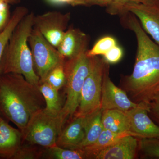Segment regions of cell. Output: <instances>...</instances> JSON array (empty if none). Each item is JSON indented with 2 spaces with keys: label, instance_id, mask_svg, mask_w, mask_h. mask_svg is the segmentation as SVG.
<instances>
[{
  "label": "cell",
  "instance_id": "cell-1",
  "mask_svg": "<svg viewBox=\"0 0 159 159\" xmlns=\"http://www.w3.org/2000/svg\"><path fill=\"white\" fill-rule=\"evenodd\" d=\"M122 15L135 34L137 52L132 73L121 79V88L133 102L148 104L159 93V45L148 37L134 14L126 11Z\"/></svg>",
  "mask_w": 159,
  "mask_h": 159
},
{
  "label": "cell",
  "instance_id": "cell-2",
  "mask_svg": "<svg viewBox=\"0 0 159 159\" xmlns=\"http://www.w3.org/2000/svg\"><path fill=\"white\" fill-rule=\"evenodd\" d=\"M45 107L38 86L19 74L0 75V115L22 133L31 117Z\"/></svg>",
  "mask_w": 159,
  "mask_h": 159
},
{
  "label": "cell",
  "instance_id": "cell-3",
  "mask_svg": "<svg viewBox=\"0 0 159 159\" xmlns=\"http://www.w3.org/2000/svg\"><path fill=\"white\" fill-rule=\"evenodd\" d=\"M34 16L32 12L26 15L12 32L1 60L0 75L21 74L29 82L39 86L40 79L34 71L28 42L34 25Z\"/></svg>",
  "mask_w": 159,
  "mask_h": 159
},
{
  "label": "cell",
  "instance_id": "cell-4",
  "mask_svg": "<svg viewBox=\"0 0 159 159\" xmlns=\"http://www.w3.org/2000/svg\"><path fill=\"white\" fill-rule=\"evenodd\" d=\"M67 119L62 111L53 113L42 109L30 119L23 131V140L45 148L54 146Z\"/></svg>",
  "mask_w": 159,
  "mask_h": 159
},
{
  "label": "cell",
  "instance_id": "cell-5",
  "mask_svg": "<svg viewBox=\"0 0 159 159\" xmlns=\"http://www.w3.org/2000/svg\"><path fill=\"white\" fill-rule=\"evenodd\" d=\"M86 52L66 60L64 65L66 97L62 111L67 118L74 116L77 110L83 86L89 72L91 57Z\"/></svg>",
  "mask_w": 159,
  "mask_h": 159
},
{
  "label": "cell",
  "instance_id": "cell-6",
  "mask_svg": "<svg viewBox=\"0 0 159 159\" xmlns=\"http://www.w3.org/2000/svg\"><path fill=\"white\" fill-rule=\"evenodd\" d=\"M107 62L97 56L91 57V66L81 90L78 108L74 117H85L100 108L101 90Z\"/></svg>",
  "mask_w": 159,
  "mask_h": 159
},
{
  "label": "cell",
  "instance_id": "cell-7",
  "mask_svg": "<svg viewBox=\"0 0 159 159\" xmlns=\"http://www.w3.org/2000/svg\"><path fill=\"white\" fill-rule=\"evenodd\" d=\"M32 55L34 71L39 77V83L44 81L55 67L64 63L66 60L56 48L51 45L33 27L28 40Z\"/></svg>",
  "mask_w": 159,
  "mask_h": 159
},
{
  "label": "cell",
  "instance_id": "cell-8",
  "mask_svg": "<svg viewBox=\"0 0 159 159\" xmlns=\"http://www.w3.org/2000/svg\"><path fill=\"white\" fill-rule=\"evenodd\" d=\"M70 19V13L63 14L59 11H48L34 15L33 27L57 48L66 31Z\"/></svg>",
  "mask_w": 159,
  "mask_h": 159
},
{
  "label": "cell",
  "instance_id": "cell-9",
  "mask_svg": "<svg viewBox=\"0 0 159 159\" xmlns=\"http://www.w3.org/2000/svg\"><path fill=\"white\" fill-rule=\"evenodd\" d=\"M140 104L141 103L133 102L125 91L112 81L109 76V64L107 62L101 90L100 108L102 111L117 109L125 112L138 107Z\"/></svg>",
  "mask_w": 159,
  "mask_h": 159
},
{
  "label": "cell",
  "instance_id": "cell-10",
  "mask_svg": "<svg viewBox=\"0 0 159 159\" xmlns=\"http://www.w3.org/2000/svg\"><path fill=\"white\" fill-rule=\"evenodd\" d=\"M126 11L130 12L137 18L144 31L159 45V6L128 3L121 7L117 14Z\"/></svg>",
  "mask_w": 159,
  "mask_h": 159
},
{
  "label": "cell",
  "instance_id": "cell-11",
  "mask_svg": "<svg viewBox=\"0 0 159 159\" xmlns=\"http://www.w3.org/2000/svg\"><path fill=\"white\" fill-rule=\"evenodd\" d=\"M149 104L141 103L138 107L125 111L130 124L129 131L134 136L142 138H159V125L148 115Z\"/></svg>",
  "mask_w": 159,
  "mask_h": 159
},
{
  "label": "cell",
  "instance_id": "cell-12",
  "mask_svg": "<svg viewBox=\"0 0 159 159\" xmlns=\"http://www.w3.org/2000/svg\"><path fill=\"white\" fill-rule=\"evenodd\" d=\"M88 41V37L84 32L70 28L66 31L57 49L66 60L87 51Z\"/></svg>",
  "mask_w": 159,
  "mask_h": 159
},
{
  "label": "cell",
  "instance_id": "cell-13",
  "mask_svg": "<svg viewBox=\"0 0 159 159\" xmlns=\"http://www.w3.org/2000/svg\"><path fill=\"white\" fill-rule=\"evenodd\" d=\"M139 139L128 135L104 148L95 159H134L138 156Z\"/></svg>",
  "mask_w": 159,
  "mask_h": 159
},
{
  "label": "cell",
  "instance_id": "cell-14",
  "mask_svg": "<svg viewBox=\"0 0 159 159\" xmlns=\"http://www.w3.org/2000/svg\"><path fill=\"white\" fill-rule=\"evenodd\" d=\"M23 140L21 131L9 125L2 117L0 122V157L12 159Z\"/></svg>",
  "mask_w": 159,
  "mask_h": 159
},
{
  "label": "cell",
  "instance_id": "cell-15",
  "mask_svg": "<svg viewBox=\"0 0 159 159\" xmlns=\"http://www.w3.org/2000/svg\"><path fill=\"white\" fill-rule=\"evenodd\" d=\"M85 117H74L73 121L61 131L56 145L68 149H79L85 135Z\"/></svg>",
  "mask_w": 159,
  "mask_h": 159
},
{
  "label": "cell",
  "instance_id": "cell-16",
  "mask_svg": "<svg viewBox=\"0 0 159 159\" xmlns=\"http://www.w3.org/2000/svg\"><path fill=\"white\" fill-rule=\"evenodd\" d=\"M103 129L116 133L131 132L129 119L125 112L117 109L102 111Z\"/></svg>",
  "mask_w": 159,
  "mask_h": 159
},
{
  "label": "cell",
  "instance_id": "cell-17",
  "mask_svg": "<svg viewBox=\"0 0 159 159\" xmlns=\"http://www.w3.org/2000/svg\"><path fill=\"white\" fill-rule=\"evenodd\" d=\"M102 110L85 117L84 129L85 135L80 148H84L93 144L103 130L102 122Z\"/></svg>",
  "mask_w": 159,
  "mask_h": 159
},
{
  "label": "cell",
  "instance_id": "cell-18",
  "mask_svg": "<svg viewBox=\"0 0 159 159\" xmlns=\"http://www.w3.org/2000/svg\"><path fill=\"white\" fill-rule=\"evenodd\" d=\"M128 135L134 136V134L131 132L116 133L103 129L96 142L82 148L86 152L90 159H95L96 157L101 151L116 143L121 138Z\"/></svg>",
  "mask_w": 159,
  "mask_h": 159
},
{
  "label": "cell",
  "instance_id": "cell-19",
  "mask_svg": "<svg viewBox=\"0 0 159 159\" xmlns=\"http://www.w3.org/2000/svg\"><path fill=\"white\" fill-rule=\"evenodd\" d=\"M28 9L25 7L20 6L16 8L5 28L0 32V64L3 53L12 32L18 24L28 14Z\"/></svg>",
  "mask_w": 159,
  "mask_h": 159
},
{
  "label": "cell",
  "instance_id": "cell-20",
  "mask_svg": "<svg viewBox=\"0 0 159 159\" xmlns=\"http://www.w3.org/2000/svg\"><path fill=\"white\" fill-rule=\"evenodd\" d=\"M41 158L52 159H89V155L83 148L70 149L57 145L45 148L42 152Z\"/></svg>",
  "mask_w": 159,
  "mask_h": 159
},
{
  "label": "cell",
  "instance_id": "cell-21",
  "mask_svg": "<svg viewBox=\"0 0 159 159\" xmlns=\"http://www.w3.org/2000/svg\"><path fill=\"white\" fill-rule=\"evenodd\" d=\"M38 87L44 99L46 110L53 113L60 112L63 106L59 90L45 82L40 83Z\"/></svg>",
  "mask_w": 159,
  "mask_h": 159
},
{
  "label": "cell",
  "instance_id": "cell-22",
  "mask_svg": "<svg viewBox=\"0 0 159 159\" xmlns=\"http://www.w3.org/2000/svg\"><path fill=\"white\" fill-rule=\"evenodd\" d=\"M138 152L142 157L159 159V138H138Z\"/></svg>",
  "mask_w": 159,
  "mask_h": 159
},
{
  "label": "cell",
  "instance_id": "cell-23",
  "mask_svg": "<svg viewBox=\"0 0 159 159\" xmlns=\"http://www.w3.org/2000/svg\"><path fill=\"white\" fill-rule=\"evenodd\" d=\"M117 45L116 41L114 38L110 36L102 37L95 43L91 50L87 51V55L89 57L104 55Z\"/></svg>",
  "mask_w": 159,
  "mask_h": 159
},
{
  "label": "cell",
  "instance_id": "cell-24",
  "mask_svg": "<svg viewBox=\"0 0 159 159\" xmlns=\"http://www.w3.org/2000/svg\"><path fill=\"white\" fill-rule=\"evenodd\" d=\"M64 63L59 65L53 69L42 82L48 84L58 90L64 86L66 83L65 74L64 68Z\"/></svg>",
  "mask_w": 159,
  "mask_h": 159
},
{
  "label": "cell",
  "instance_id": "cell-25",
  "mask_svg": "<svg viewBox=\"0 0 159 159\" xmlns=\"http://www.w3.org/2000/svg\"><path fill=\"white\" fill-rule=\"evenodd\" d=\"M31 145H22L12 159H35L41 157L42 150Z\"/></svg>",
  "mask_w": 159,
  "mask_h": 159
},
{
  "label": "cell",
  "instance_id": "cell-26",
  "mask_svg": "<svg viewBox=\"0 0 159 159\" xmlns=\"http://www.w3.org/2000/svg\"><path fill=\"white\" fill-rule=\"evenodd\" d=\"M133 2L145 5H157L159 6L157 0H112L110 6H108V11L111 14H116L117 11L126 3Z\"/></svg>",
  "mask_w": 159,
  "mask_h": 159
},
{
  "label": "cell",
  "instance_id": "cell-27",
  "mask_svg": "<svg viewBox=\"0 0 159 159\" xmlns=\"http://www.w3.org/2000/svg\"><path fill=\"white\" fill-rule=\"evenodd\" d=\"M123 54L122 49L117 45L103 55V58L109 64H116L121 60Z\"/></svg>",
  "mask_w": 159,
  "mask_h": 159
},
{
  "label": "cell",
  "instance_id": "cell-28",
  "mask_svg": "<svg viewBox=\"0 0 159 159\" xmlns=\"http://www.w3.org/2000/svg\"><path fill=\"white\" fill-rule=\"evenodd\" d=\"M8 4L5 3L0 8V32L5 28L9 19Z\"/></svg>",
  "mask_w": 159,
  "mask_h": 159
},
{
  "label": "cell",
  "instance_id": "cell-29",
  "mask_svg": "<svg viewBox=\"0 0 159 159\" xmlns=\"http://www.w3.org/2000/svg\"><path fill=\"white\" fill-rule=\"evenodd\" d=\"M148 115L159 125V103L152 101L149 103Z\"/></svg>",
  "mask_w": 159,
  "mask_h": 159
},
{
  "label": "cell",
  "instance_id": "cell-30",
  "mask_svg": "<svg viewBox=\"0 0 159 159\" xmlns=\"http://www.w3.org/2000/svg\"><path fill=\"white\" fill-rule=\"evenodd\" d=\"M50 2L54 4H69L73 6L78 5L86 6L85 0H48Z\"/></svg>",
  "mask_w": 159,
  "mask_h": 159
},
{
  "label": "cell",
  "instance_id": "cell-31",
  "mask_svg": "<svg viewBox=\"0 0 159 159\" xmlns=\"http://www.w3.org/2000/svg\"><path fill=\"white\" fill-rule=\"evenodd\" d=\"M86 6L97 5L102 6H109L112 0H85Z\"/></svg>",
  "mask_w": 159,
  "mask_h": 159
},
{
  "label": "cell",
  "instance_id": "cell-32",
  "mask_svg": "<svg viewBox=\"0 0 159 159\" xmlns=\"http://www.w3.org/2000/svg\"><path fill=\"white\" fill-rule=\"evenodd\" d=\"M8 4H16L18 3L20 0H6Z\"/></svg>",
  "mask_w": 159,
  "mask_h": 159
},
{
  "label": "cell",
  "instance_id": "cell-33",
  "mask_svg": "<svg viewBox=\"0 0 159 159\" xmlns=\"http://www.w3.org/2000/svg\"><path fill=\"white\" fill-rule=\"evenodd\" d=\"M153 101H154V102H157V103H159V93L158 94L157 96H156V97H155Z\"/></svg>",
  "mask_w": 159,
  "mask_h": 159
},
{
  "label": "cell",
  "instance_id": "cell-34",
  "mask_svg": "<svg viewBox=\"0 0 159 159\" xmlns=\"http://www.w3.org/2000/svg\"><path fill=\"white\" fill-rule=\"evenodd\" d=\"M6 3L7 2H6V0H0V8Z\"/></svg>",
  "mask_w": 159,
  "mask_h": 159
},
{
  "label": "cell",
  "instance_id": "cell-35",
  "mask_svg": "<svg viewBox=\"0 0 159 159\" xmlns=\"http://www.w3.org/2000/svg\"><path fill=\"white\" fill-rule=\"evenodd\" d=\"M2 116L0 115V122H1V119H2Z\"/></svg>",
  "mask_w": 159,
  "mask_h": 159
},
{
  "label": "cell",
  "instance_id": "cell-36",
  "mask_svg": "<svg viewBox=\"0 0 159 159\" xmlns=\"http://www.w3.org/2000/svg\"></svg>",
  "mask_w": 159,
  "mask_h": 159
}]
</instances>
